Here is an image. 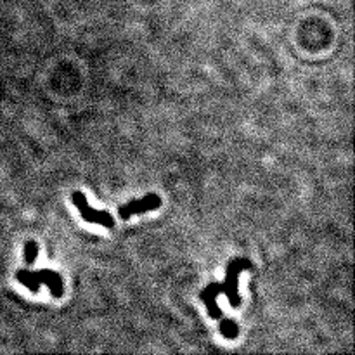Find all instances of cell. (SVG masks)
<instances>
[{
	"label": "cell",
	"mask_w": 355,
	"mask_h": 355,
	"mask_svg": "<svg viewBox=\"0 0 355 355\" xmlns=\"http://www.w3.org/2000/svg\"><path fill=\"white\" fill-rule=\"evenodd\" d=\"M252 267V262L248 259H234L229 262L227 266V274H225V281L224 283L217 284H210L207 290L201 291V300L203 304L207 305L208 315L211 319H220L222 318V311L220 307L217 305V297L220 293H225L229 298V304L232 307H239L241 305V297L238 293V277L239 272L245 269H250Z\"/></svg>",
	"instance_id": "cell-1"
},
{
	"label": "cell",
	"mask_w": 355,
	"mask_h": 355,
	"mask_svg": "<svg viewBox=\"0 0 355 355\" xmlns=\"http://www.w3.org/2000/svg\"><path fill=\"white\" fill-rule=\"evenodd\" d=\"M16 279L19 281L23 286H26L30 291L37 293L40 290V286L49 288L51 295L54 298H61L64 295V283H62V277L58 272L51 269H42V270H28L21 269L16 272Z\"/></svg>",
	"instance_id": "cell-2"
},
{
	"label": "cell",
	"mask_w": 355,
	"mask_h": 355,
	"mask_svg": "<svg viewBox=\"0 0 355 355\" xmlns=\"http://www.w3.org/2000/svg\"><path fill=\"white\" fill-rule=\"evenodd\" d=\"M71 201L73 205H75L76 208H78L80 215H82L83 220L90 222V224H99L103 225V227H114V218L111 217L110 211L106 210H96V208H92L89 205V201H87L85 194L80 193V191H75L71 196Z\"/></svg>",
	"instance_id": "cell-3"
},
{
	"label": "cell",
	"mask_w": 355,
	"mask_h": 355,
	"mask_svg": "<svg viewBox=\"0 0 355 355\" xmlns=\"http://www.w3.org/2000/svg\"><path fill=\"white\" fill-rule=\"evenodd\" d=\"M162 207V198L158 194L151 193L146 194L144 198H139V200H132L128 201L127 205L118 208V217L123 218V220H128L130 217L137 214H148V211L158 210Z\"/></svg>",
	"instance_id": "cell-4"
},
{
	"label": "cell",
	"mask_w": 355,
	"mask_h": 355,
	"mask_svg": "<svg viewBox=\"0 0 355 355\" xmlns=\"http://www.w3.org/2000/svg\"><path fill=\"white\" fill-rule=\"evenodd\" d=\"M239 333V328L238 324H236L232 319H224V321L220 322V335L225 336V338L229 340H234L236 336H238Z\"/></svg>",
	"instance_id": "cell-5"
},
{
	"label": "cell",
	"mask_w": 355,
	"mask_h": 355,
	"mask_svg": "<svg viewBox=\"0 0 355 355\" xmlns=\"http://www.w3.org/2000/svg\"><path fill=\"white\" fill-rule=\"evenodd\" d=\"M38 257V245L35 241H26V245H24V260H26V263H33L35 260H37Z\"/></svg>",
	"instance_id": "cell-6"
}]
</instances>
